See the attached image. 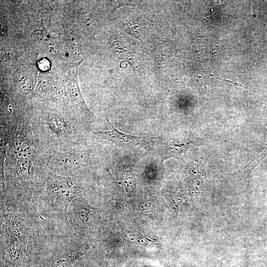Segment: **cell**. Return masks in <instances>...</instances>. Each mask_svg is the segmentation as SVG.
Masks as SVG:
<instances>
[{
	"label": "cell",
	"mask_w": 267,
	"mask_h": 267,
	"mask_svg": "<svg viewBox=\"0 0 267 267\" xmlns=\"http://www.w3.org/2000/svg\"><path fill=\"white\" fill-rule=\"evenodd\" d=\"M112 130L108 131H97L93 133L99 138L112 141L117 145L127 149L138 155H142L150 151L158 149L162 140L159 137L153 136H135L120 132L109 121Z\"/></svg>",
	"instance_id": "obj_1"
},
{
	"label": "cell",
	"mask_w": 267,
	"mask_h": 267,
	"mask_svg": "<svg viewBox=\"0 0 267 267\" xmlns=\"http://www.w3.org/2000/svg\"><path fill=\"white\" fill-rule=\"evenodd\" d=\"M78 66L77 64H73L66 68L67 74L65 75V80L67 89L71 98L81 108L83 112L90 119H93L95 116L85 102L78 86L77 78Z\"/></svg>",
	"instance_id": "obj_2"
},
{
	"label": "cell",
	"mask_w": 267,
	"mask_h": 267,
	"mask_svg": "<svg viewBox=\"0 0 267 267\" xmlns=\"http://www.w3.org/2000/svg\"><path fill=\"white\" fill-rule=\"evenodd\" d=\"M194 145L193 142L189 138L171 139L164 141L162 139L158 145V152L162 161L171 157L179 156Z\"/></svg>",
	"instance_id": "obj_3"
},
{
	"label": "cell",
	"mask_w": 267,
	"mask_h": 267,
	"mask_svg": "<svg viewBox=\"0 0 267 267\" xmlns=\"http://www.w3.org/2000/svg\"><path fill=\"white\" fill-rule=\"evenodd\" d=\"M80 160L77 153L65 152L51 156L47 162L55 167L72 168L78 167Z\"/></svg>",
	"instance_id": "obj_4"
},
{
	"label": "cell",
	"mask_w": 267,
	"mask_h": 267,
	"mask_svg": "<svg viewBox=\"0 0 267 267\" xmlns=\"http://www.w3.org/2000/svg\"><path fill=\"white\" fill-rule=\"evenodd\" d=\"M81 255V250H76L70 253L64 254L55 258L52 262V267H69Z\"/></svg>",
	"instance_id": "obj_5"
},
{
	"label": "cell",
	"mask_w": 267,
	"mask_h": 267,
	"mask_svg": "<svg viewBox=\"0 0 267 267\" xmlns=\"http://www.w3.org/2000/svg\"><path fill=\"white\" fill-rule=\"evenodd\" d=\"M17 168L21 175L26 179H30L34 174V167L31 158L18 159Z\"/></svg>",
	"instance_id": "obj_6"
},
{
	"label": "cell",
	"mask_w": 267,
	"mask_h": 267,
	"mask_svg": "<svg viewBox=\"0 0 267 267\" xmlns=\"http://www.w3.org/2000/svg\"><path fill=\"white\" fill-rule=\"evenodd\" d=\"M14 152L18 159L31 158L32 151L29 144L22 137L17 138L15 142Z\"/></svg>",
	"instance_id": "obj_7"
},
{
	"label": "cell",
	"mask_w": 267,
	"mask_h": 267,
	"mask_svg": "<svg viewBox=\"0 0 267 267\" xmlns=\"http://www.w3.org/2000/svg\"><path fill=\"white\" fill-rule=\"evenodd\" d=\"M266 156H267V144L256 154L250 162L240 170L239 172L244 175L249 176Z\"/></svg>",
	"instance_id": "obj_8"
},
{
	"label": "cell",
	"mask_w": 267,
	"mask_h": 267,
	"mask_svg": "<svg viewBox=\"0 0 267 267\" xmlns=\"http://www.w3.org/2000/svg\"><path fill=\"white\" fill-rule=\"evenodd\" d=\"M49 125L53 129V131L58 134H61L65 129L64 122L58 118H51L49 120Z\"/></svg>",
	"instance_id": "obj_9"
},
{
	"label": "cell",
	"mask_w": 267,
	"mask_h": 267,
	"mask_svg": "<svg viewBox=\"0 0 267 267\" xmlns=\"http://www.w3.org/2000/svg\"><path fill=\"white\" fill-rule=\"evenodd\" d=\"M49 61L46 59H43L39 61V67L42 70H47L49 68Z\"/></svg>",
	"instance_id": "obj_10"
},
{
	"label": "cell",
	"mask_w": 267,
	"mask_h": 267,
	"mask_svg": "<svg viewBox=\"0 0 267 267\" xmlns=\"http://www.w3.org/2000/svg\"><path fill=\"white\" fill-rule=\"evenodd\" d=\"M266 139H267V132H266Z\"/></svg>",
	"instance_id": "obj_11"
}]
</instances>
